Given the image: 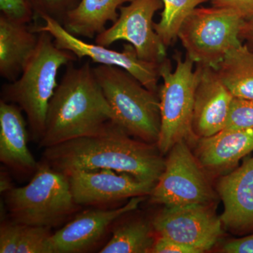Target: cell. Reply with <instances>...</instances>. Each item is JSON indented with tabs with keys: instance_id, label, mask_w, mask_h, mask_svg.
Instances as JSON below:
<instances>
[{
	"instance_id": "obj_1",
	"label": "cell",
	"mask_w": 253,
	"mask_h": 253,
	"mask_svg": "<svg viewBox=\"0 0 253 253\" xmlns=\"http://www.w3.org/2000/svg\"><path fill=\"white\" fill-rule=\"evenodd\" d=\"M42 161L66 175L76 171L111 169L156 183L166 159L157 144L136 139L111 122L96 135L46 148Z\"/></svg>"
},
{
	"instance_id": "obj_2",
	"label": "cell",
	"mask_w": 253,
	"mask_h": 253,
	"mask_svg": "<svg viewBox=\"0 0 253 253\" xmlns=\"http://www.w3.org/2000/svg\"><path fill=\"white\" fill-rule=\"evenodd\" d=\"M115 123V114L95 76L90 61L66 69L49 101L42 148L96 135Z\"/></svg>"
},
{
	"instance_id": "obj_3",
	"label": "cell",
	"mask_w": 253,
	"mask_h": 253,
	"mask_svg": "<svg viewBox=\"0 0 253 253\" xmlns=\"http://www.w3.org/2000/svg\"><path fill=\"white\" fill-rule=\"evenodd\" d=\"M38 45L16 81L1 87V99L16 104L27 116L33 140H41L45 130L49 101L58 86L60 68L76 61V55L58 48L46 31L38 32Z\"/></svg>"
},
{
	"instance_id": "obj_4",
	"label": "cell",
	"mask_w": 253,
	"mask_h": 253,
	"mask_svg": "<svg viewBox=\"0 0 253 253\" xmlns=\"http://www.w3.org/2000/svg\"><path fill=\"white\" fill-rule=\"evenodd\" d=\"M93 70L114 112L115 123L133 137L157 144L161 124L158 93L123 68L99 65Z\"/></svg>"
},
{
	"instance_id": "obj_5",
	"label": "cell",
	"mask_w": 253,
	"mask_h": 253,
	"mask_svg": "<svg viewBox=\"0 0 253 253\" xmlns=\"http://www.w3.org/2000/svg\"><path fill=\"white\" fill-rule=\"evenodd\" d=\"M10 219L23 225H59L77 209L69 179L47 163L38 164L26 186L13 188L5 194Z\"/></svg>"
},
{
	"instance_id": "obj_6",
	"label": "cell",
	"mask_w": 253,
	"mask_h": 253,
	"mask_svg": "<svg viewBox=\"0 0 253 253\" xmlns=\"http://www.w3.org/2000/svg\"><path fill=\"white\" fill-rule=\"evenodd\" d=\"M174 58V70L168 58L160 66L163 84L158 90L161 124L157 146L163 155L179 141H185L191 146L199 139L192 126L199 70L194 68L195 63L188 56L183 59L176 53Z\"/></svg>"
},
{
	"instance_id": "obj_7",
	"label": "cell",
	"mask_w": 253,
	"mask_h": 253,
	"mask_svg": "<svg viewBox=\"0 0 253 253\" xmlns=\"http://www.w3.org/2000/svg\"><path fill=\"white\" fill-rule=\"evenodd\" d=\"M244 21L230 9L197 7L181 25L178 38L195 64L217 68L230 50L242 44Z\"/></svg>"
},
{
	"instance_id": "obj_8",
	"label": "cell",
	"mask_w": 253,
	"mask_h": 253,
	"mask_svg": "<svg viewBox=\"0 0 253 253\" xmlns=\"http://www.w3.org/2000/svg\"><path fill=\"white\" fill-rule=\"evenodd\" d=\"M168 154L164 170L150 194L151 202L163 207L214 204L217 191L190 145L179 141Z\"/></svg>"
},
{
	"instance_id": "obj_9",
	"label": "cell",
	"mask_w": 253,
	"mask_h": 253,
	"mask_svg": "<svg viewBox=\"0 0 253 253\" xmlns=\"http://www.w3.org/2000/svg\"><path fill=\"white\" fill-rule=\"evenodd\" d=\"M44 26H35L34 31H46L53 37L56 46L76 55L78 59L89 58L99 65L116 66L126 70L149 90L158 93V81L161 78V63L148 62L139 59L134 46L125 44L121 51L110 49L108 46L90 44L71 34L54 18L44 16Z\"/></svg>"
},
{
	"instance_id": "obj_10",
	"label": "cell",
	"mask_w": 253,
	"mask_h": 253,
	"mask_svg": "<svg viewBox=\"0 0 253 253\" xmlns=\"http://www.w3.org/2000/svg\"><path fill=\"white\" fill-rule=\"evenodd\" d=\"M163 7L162 0H132L120 8L117 21L97 35L95 42L109 46L126 41L134 46L139 59L160 64L167 58V47L155 31L153 19Z\"/></svg>"
},
{
	"instance_id": "obj_11",
	"label": "cell",
	"mask_w": 253,
	"mask_h": 253,
	"mask_svg": "<svg viewBox=\"0 0 253 253\" xmlns=\"http://www.w3.org/2000/svg\"><path fill=\"white\" fill-rule=\"evenodd\" d=\"M213 205L163 207L153 219V228L158 236L184 245L197 253L206 252L223 234L224 226Z\"/></svg>"
},
{
	"instance_id": "obj_12",
	"label": "cell",
	"mask_w": 253,
	"mask_h": 253,
	"mask_svg": "<svg viewBox=\"0 0 253 253\" xmlns=\"http://www.w3.org/2000/svg\"><path fill=\"white\" fill-rule=\"evenodd\" d=\"M67 176L78 206L107 204L147 196L156 184L111 169L76 171Z\"/></svg>"
},
{
	"instance_id": "obj_13",
	"label": "cell",
	"mask_w": 253,
	"mask_h": 253,
	"mask_svg": "<svg viewBox=\"0 0 253 253\" xmlns=\"http://www.w3.org/2000/svg\"><path fill=\"white\" fill-rule=\"evenodd\" d=\"M199 78L195 91L193 130L200 138L217 134L225 127L234 96L216 68L196 65Z\"/></svg>"
},
{
	"instance_id": "obj_14",
	"label": "cell",
	"mask_w": 253,
	"mask_h": 253,
	"mask_svg": "<svg viewBox=\"0 0 253 253\" xmlns=\"http://www.w3.org/2000/svg\"><path fill=\"white\" fill-rule=\"evenodd\" d=\"M145 199L136 196L122 207L113 210H92L80 214L49 240L52 253H81L97 242L112 223L126 213L135 211Z\"/></svg>"
},
{
	"instance_id": "obj_15",
	"label": "cell",
	"mask_w": 253,
	"mask_h": 253,
	"mask_svg": "<svg viewBox=\"0 0 253 253\" xmlns=\"http://www.w3.org/2000/svg\"><path fill=\"white\" fill-rule=\"evenodd\" d=\"M216 191L224 204L220 216L224 227L237 234L253 231V156L223 174Z\"/></svg>"
},
{
	"instance_id": "obj_16",
	"label": "cell",
	"mask_w": 253,
	"mask_h": 253,
	"mask_svg": "<svg viewBox=\"0 0 253 253\" xmlns=\"http://www.w3.org/2000/svg\"><path fill=\"white\" fill-rule=\"evenodd\" d=\"M194 154L206 172L225 174L253 151V129H223L196 141Z\"/></svg>"
},
{
	"instance_id": "obj_17",
	"label": "cell",
	"mask_w": 253,
	"mask_h": 253,
	"mask_svg": "<svg viewBox=\"0 0 253 253\" xmlns=\"http://www.w3.org/2000/svg\"><path fill=\"white\" fill-rule=\"evenodd\" d=\"M22 111L16 104L0 101V161L16 172L30 174L36 172L39 163L28 149Z\"/></svg>"
},
{
	"instance_id": "obj_18",
	"label": "cell",
	"mask_w": 253,
	"mask_h": 253,
	"mask_svg": "<svg viewBox=\"0 0 253 253\" xmlns=\"http://www.w3.org/2000/svg\"><path fill=\"white\" fill-rule=\"evenodd\" d=\"M39 34L28 24L14 22L0 14V76L16 81L34 53Z\"/></svg>"
},
{
	"instance_id": "obj_19",
	"label": "cell",
	"mask_w": 253,
	"mask_h": 253,
	"mask_svg": "<svg viewBox=\"0 0 253 253\" xmlns=\"http://www.w3.org/2000/svg\"><path fill=\"white\" fill-rule=\"evenodd\" d=\"M132 0H81L68 11L61 25L71 34L92 39L119 17V9Z\"/></svg>"
},
{
	"instance_id": "obj_20",
	"label": "cell",
	"mask_w": 253,
	"mask_h": 253,
	"mask_svg": "<svg viewBox=\"0 0 253 253\" xmlns=\"http://www.w3.org/2000/svg\"><path fill=\"white\" fill-rule=\"evenodd\" d=\"M216 70L234 97L253 99V51L249 46L230 50Z\"/></svg>"
},
{
	"instance_id": "obj_21",
	"label": "cell",
	"mask_w": 253,
	"mask_h": 253,
	"mask_svg": "<svg viewBox=\"0 0 253 253\" xmlns=\"http://www.w3.org/2000/svg\"><path fill=\"white\" fill-rule=\"evenodd\" d=\"M152 223L135 219L124 223L113 231L112 238L101 253H151L156 241Z\"/></svg>"
},
{
	"instance_id": "obj_22",
	"label": "cell",
	"mask_w": 253,
	"mask_h": 253,
	"mask_svg": "<svg viewBox=\"0 0 253 253\" xmlns=\"http://www.w3.org/2000/svg\"><path fill=\"white\" fill-rule=\"evenodd\" d=\"M161 19L154 23V29L166 47L178 38V33L186 18L199 5L211 0H162Z\"/></svg>"
},
{
	"instance_id": "obj_23",
	"label": "cell",
	"mask_w": 253,
	"mask_h": 253,
	"mask_svg": "<svg viewBox=\"0 0 253 253\" xmlns=\"http://www.w3.org/2000/svg\"><path fill=\"white\" fill-rule=\"evenodd\" d=\"M51 228L23 225L17 253H52L49 240Z\"/></svg>"
},
{
	"instance_id": "obj_24",
	"label": "cell",
	"mask_w": 253,
	"mask_h": 253,
	"mask_svg": "<svg viewBox=\"0 0 253 253\" xmlns=\"http://www.w3.org/2000/svg\"><path fill=\"white\" fill-rule=\"evenodd\" d=\"M37 16H49L62 23L68 11L74 9L81 0H28Z\"/></svg>"
},
{
	"instance_id": "obj_25",
	"label": "cell",
	"mask_w": 253,
	"mask_h": 253,
	"mask_svg": "<svg viewBox=\"0 0 253 253\" xmlns=\"http://www.w3.org/2000/svg\"><path fill=\"white\" fill-rule=\"evenodd\" d=\"M253 129V99L234 97L224 129Z\"/></svg>"
},
{
	"instance_id": "obj_26",
	"label": "cell",
	"mask_w": 253,
	"mask_h": 253,
	"mask_svg": "<svg viewBox=\"0 0 253 253\" xmlns=\"http://www.w3.org/2000/svg\"><path fill=\"white\" fill-rule=\"evenodd\" d=\"M1 15L14 22L28 24L36 18L28 0H0Z\"/></svg>"
},
{
	"instance_id": "obj_27",
	"label": "cell",
	"mask_w": 253,
	"mask_h": 253,
	"mask_svg": "<svg viewBox=\"0 0 253 253\" xmlns=\"http://www.w3.org/2000/svg\"><path fill=\"white\" fill-rule=\"evenodd\" d=\"M23 224L12 219L1 221L0 227V253H17Z\"/></svg>"
},
{
	"instance_id": "obj_28",
	"label": "cell",
	"mask_w": 253,
	"mask_h": 253,
	"mask_svg": "<svg viewBox=\"0 0 253 253\" xmlns=\"http://www.w3.org/2000/svg\"><path fill=\"white\" fill-rule=\"evenodd\" d=\"M211 3L212 6L234 11L244 20L253 16V0H211Z\"/></svg>"
},
{
	"instance_id": "obj_29",
	"label": "cell",
	"mask_w": 253,
	"mask_h": 253,
	"mask_svg": "<svg viewBox=\"0 0 253 253\" xmlns=\"http://www.w3.org/2000/svg\"><path fill=\"white\" fill-rule=\"evenodd\" d=\"M151 253H197L194 249L167 238L158 236Z\"/></svg>"
},
{
	"instance_id": "obj_30",
	"label": "cell",
	"mask_w": 253,
	"mask_h": 253,
	"mask_svg": "<svg viewBox=\"0 0 253 253\" xmlns=\"http://www.w3.org/2000/svg\"><path fill=\"white\" fill-rule=\"evenodd\" d=\"M220 251L224 253H253V234L228 241Z\"/></svg>"
},
{
	"instance_id": "obj_31",
	"label": "cell",
	"mask_w": 253,
	"mask_h": 253,
	"mask_svg": "<svg viewBox=\"0 0 253 253\" xmlns=\"http://www.w3.org/2000/svg\"><path fill=\"white\" fill-rule=\"evenodd\" d=\"M240 38L246 41V45L253 51V16L244 20L240 31Z\"/></svg>"
},
{
	"instance_id": "obj_32",
	"label": "cell",
	"mask_w": 253,
	"mask_h": 253,
	"mask_svg": "<svg viewBox=\"0 0 253 253\" xmlns=\"http://www.w3.org/2000/svg\"><path fill=\"white\" fill-rule=\"evenodd\" d=\"M12 184H11V179H10L9 174L7 173L1 171V175H0V191L1 194H6L10 190L13 189Z\"/></svg>"
}]
</instances>
